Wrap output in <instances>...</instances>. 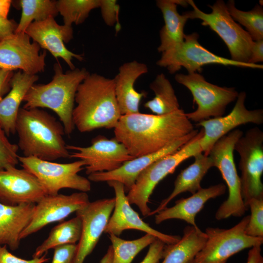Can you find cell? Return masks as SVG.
I'll list each match as a JSON object with an SVG mask.
<instances>
[{
    "instance_id": "e575fe53",
    "label": "cell",
    "mask_w": 263,
    "mask_h": 263,
    "mask_svg": "<svg viewBox=\"0 0 263 263\" xmlns=\"http://www.w3.org/2000/svg\"><path fill=\"white\" fill-rule=\"evenodd\" d=\"M247 207L250 208L251 214L245 233L252 237H263V197L250 199Z\"/></svg>"
},
{
    "instance_id": "d6a6232c",
    "label": "cell",
    "mask_w": 263,
    "mask_h": 263,
    "mask_svg": "<svg viewBox=\"0 0 263 263\" xmlns=\"http://www.w3.org/2000/svg\"><path fill=\"white\" fill-rule=\"evenodd\" d=\"M227 11L233 19L244 26L254 41L263 39V9L256 4L251 10L244 11L235 6L233 0L226 4Z\"/></svg>"
},
{
    "instance_id": "ac0fdd59",
    "label": "cell",
    "mask_w": 263,
    "mask_h": 263,
    "mask_svg": "<svg viewBox=\"0 0 263 263\" xmlns=\"http://www.w3.org/2000/svg\"><path fill=\"white\" fill-rule=\"evenodd\" d=\"M107 183L114 190L115 204L104 233L118 236L124 230L135 229L152 235L166 244H174L180 240V236L162 233L144 222L131 207L122 183L116 181H109Z\"/></svg>"
},
{
    "instance_id": "d4e9b609",
    "label": "cell",
    "mask_w": 263,
    "mask_h": 263,
    "mask_svg": "<svg viewBox=\"0 0 263 263\" xmlns=\"http://www.w3.org/2000/svg\"><path fill=\"white\" fill-rule=\"evenodd\" d=\"M36 204L24 203L8 206L0 203V245L17 249L20 235L32 220Z\"/></svg>"
},
{
    "instance_id": "ffe728a7",
    "label": "cell",
    "mask_w": 263,
    "mask_h": 263,
    "mask_svg": "<svg viewBox=\"0 0 263 263\" xmlns=\"http://www.w3.org/2000/svg\"><path fill=\"white\" fill-rule=\"evenodd\" d=\"M46 195L38 178L24 169L0 170V203L8 206L36 204Z\"/></svg>"
},
{
    "instance_id": "836d02e7",
    "label": "cell",
    "mask_w": 263,
    "mask_h": 263,
    "mask_svg": "<svg viewBox=\"0 0 263 263\" xmlns=\"http://www.w3.org/2000/svg\"><path fill=\"white\" fill-rule=\"evenodd\" d=\"M100 0H58L56 6L58 13L63 17L64 25L72 27L85 21L90 12L99 8Z\"/></svg>"
},
{
    "instance_id": "4dcf8cb0",
    "label": "cell",
    "mask_w": 263,
    "mask_h": 263,
    "mask_svg": "<svg viewBox=\"0 0 263 263\" xmlns=\"http://www.w3.org/2000/svg\"><path fill=\"white\" fill-rule=\"evenodd\" d=\"M18 2L21 15L15 33H24L32 22L55 18L58 14L56 0H20Z\"/></svg>"
},
{
    "instance_id": "f6af8a7d",
    "label": "cell",
    "mask_w": 263,
    "mask_h": 263,
    "mask_svg": "<svg viewBox=\"0 0 263 263\" xmlns=\"http://www.w3.org/2000/svg\"><path fill=\"white\" fill-rule=\"evenodd\" d=\"M12 2L10 0H0V16L7 19Z\"/></svg>"
},
{
    "instance_id": "1f68e13d",
    "label": "cell",
    "mask_w": 263,
    "mask_h": 263,
    "mask_svg": "<svg viewBox=\"0 0 263 263\" xmlns=\"http://www.w3.org/2000/svg\"><path fill=\"white\" fill-rule=\"evenodd\" d=\"M113 249V263H131L135 256L157 238L146 233L133 240H123L113 234H109Z\"/></svg>"
},
{
    "instance_id": "83f0119b",
    "label": "cell",
    "mask_w": 263,
    "mask_h": 263,
    "mask_svg": "<svg viewBox=\"0 0 263 263\" xmlns=\"http://www.w3.org/2000/svg\"><path fill=\"white\" fill-rule=\"evenodd\" d=\"M206 240V233L198 226H187L177 242L165 245L161 263H191Z\"/></svg>"
},
{
    "instance_id": "484cf974",
    "label": "cell",
    "mask_w": 263,
    "mask_h": 263,
    "mask_svg": "<svg viewBox=\"0 0 263 263\" xmlns=\"http://www.w3.org/2000/svg\"><path fill=\"white\" fill-rule=\"evenodd\" d=\"M156 5L164 20V25L159 32L160 44L157 48L162 53L184 40V27L189 19L186 12L182 15L178 12L177 6L186 7L188 4L187 0H158Z\"/></svg>"
},
{
    "instance_id": "44dd1931",
    "label": "cell",
    "mask_w": 263,
    "mask_h": 263,
    "mask_svg": "<svg viewBox=\"0 0 263 263\" xmlns=\"http://www.w3.org/2000/svg\"><path fill=\"white\" fill-rule=\"evenodd\" d=\"M194 130L162 150L148 155L134 158L124 163L119 168L110 171L98 172L88 175V179L94 182L116 181L122 183L125 192L132 188L139 175L157 159L172 154L190 141L198 133Z\"/></svg>"
},
{
    "instance_id": "cb8c5ba5",
    "label": "cell",
    "mask_w": 263,
    "mask_h": 263,
    "mask_svg": "<svg viewBox=\"0 0 263 263\" xmlns=\"http://www.w3.org/2000/svg\"><path fill=\"white\" fill-rule=\"evenodd\" d=\"M38 79L37 75H29L19 70L14 73L10 90L0 100V125L7 136L16 133L20 105L29 89Z\"/></svg>"
},
{
    "instance_id": "9a60e30c",
    "label": "cell",
    "mask_w": 263,
    "mask_h": 263,
    "mask_svg": "<svg viewBox=\"0 0 263 263\" xmlns=\"http://www.w3.org/2000/svg\"><path fill=\"white\" fill-rule=\"evenodd\" d=\"M246 97L245 92L239 93L233 108L226 115L210 118L197 123L204 131L200 145L205 155H208L217 141L238 126L247 123L261 125L263 123V110H248L245 105Z\"/></svg>"
},
{
    "instance_id": "ba28073f",
    "label": "cell",
    "mask_w": 263,
    "mask_h": 263,
    "mask_svg": "<svg viewBox=\"0 0 263 263\" xmlns=\"http://www.w3.org/2000/svg\"><path fill=\"white\" fill-rule=\"evenodd\" d=\"M174 78L191 93L197 108L186 115L190 121L197 123L212 117L223 116L227 106L235 101L239 94L235 88L220 87L208 82L197 72L177 74Z\"/></svg>"
},
{
    "instance_id": "74e56055",
    "label": "cell",
    "mask_w": 263,
    "mask_h": 263,
    "mask_svg": "<svg viewBox=\"0 0 263 263\" xmlns=\"http://www.w3.org/2000/svg\"><path fill=\"white\" fill-rule=\"evenodd\" d=\"M77 248L76 244H67L54 248L51 263H74Z\"/></svg>"
},
{
    "instance_id": "3957f363",
    "label": "cell",
    "mask_w": 263,
    "mask_h": 263,
    "mask_svg": "<svg viewBox=\"0 0 263 263\" xmlns=\"http://www.w3.org/2000/svg\"><path fill=\"white\" fill-rule=\"evenodd\" d=\"M18 147L25 157L53 161L70 158L62 123L39 108H20L16 122Z\"/></svg>"
},
{
    "instance_id": "f546056e",
    "label": "cell",
    "mask_w": 263,
    "mask_h": 263,
    "mask_svg": "<svg viewBox=\"0 0 263 263\" xmlns=\"http://www.w3.org/2000/svg\"><path fill=\"white\" fill-rule=\"evenodd\" d=\"M150 88L153 92L154 97L146 102L144 107L154 114H167L180 109L172 85L164 74L158 75L150 84Z\"/></svg>"
},
{
    "instance_id": "30bf717a",
    "label": "cell",
    "mask_w": 263,
    "mask_h": 263,
    "mask_svg": "<svg viewBox=\"0 0 263 263\" xmlns=\"http://www.w3.org/2000/svg\"><path fill=\"white\" fill-rule=\"evenodd\" d=\"M199 34L186 35L181 44L162 53L156 64L174 74L182 67L188 74L200 72L202 67L208 64H219L244 68L262 69L263 65L236 62L217 56L203 47L198 41Z\"/></svg>"
},
{
    "instance_id": "5b68a950",
    "label": "cell",
    "mask_w": 263,
    "mask_h": 263,
    "mask_svg": "<svg viewBox=\"0 0 263 263\" xmlns=\"http://www.w3.org/2000/svg\"><path fill=\"white\" fill-rule=\"evenodd\" d=\"M203 134L202 129L190 141L176 152L155 161L139 175L127 197L131 205L138 207L143 216H148L151 211L148 206L149 198L157 184L173 173L185 160L202 152L200 143Z\"/></svg>"
},
{
    "instance_id": "603a6c76",
    "label": "cell",
    "mask_w": 263,
    "mask_h": 263,
    "mask_svg": "<svg viewBox=\"0 0 263 263\" xmlns=\"http://www.w3.org/2000/svg\"><path fill=\"white\" fill-rule=\"evenodd\" d=\"M226 186L220 183L206 188H201L191 196L181 198L170 207H166L155 215V223L159 224L169 219L183 220L190 225L197 226L195 222L196 215L203 209L205 203L225 192Z\"/></svg>"
},
{
    "instance_id": "7a4b0ae2",
    "label": "cell",
    "mask_w": 263,
    "mask_h": 263,
    "mask_svg": "<svg viewBox=\"0 0 263 263\" xmlns=\"http://www.w3.org/2000/svg\"><path fill=\"white\" fill-rule=\"evenodd\" d=\"M76 106L73 112L75 127L81 132L100 128H114L122 114L113 79L96 73L89 74L78 87Z\"/></svg>"
},
{
    "instance_id": "60d3db41",
    "label": "cell",
    "mask_w": 263,
    "mask_h": 263,
    "mask_svg": "<svg viewBox=\"0 0 263 263\" xmlns=\"http://www.w3.org/2000/svg\"><path fill=\"white\" fill-rule=\"evenodd\" d=\"M17 25L18 23L14 20L0 16V41L14 34Z\"/></svg>"
},
{
    "instance_id": "ab89813d",
    "label": "cell",
    "mask_w": 263,
    "mask_h": 263,
    "mask_svg": "<svg viewBox=\"0 0 263 263\" xmlns=\"http://www.w3.org/2000/svg\"><path fill=\"white\" fill-rule=\"evenodd\" d=\"M166 244L160 240L156 239L149 245L147 254L140 263H158L163 258Z\"/></svg>"
},
{
    "instance_id": "5bb4252c",
    "label": "cell",
    "mask_w": 263,
    "mask_h": 263,
    "mask_svg": "<svg viewBox=\"0 0 263 263\" xmlns=\"http://www.w3.org/2000/svg\"><path fill=\"white\" fill-rule=\"evenodd\" d=\"M40 48L26 33H14L0 41V69L29 75L44 72L47 53Z\"/></svg>"
},
{
    "instance_id": "7c38bea8",
    "label": "cell",
    "mask_w": 263,
    "mask_h": 263,
    "mask_svg": "<svg viewBox=\"0 0 263 263\" xmlns=\"http://www.w3.org/2000/svg\"><path fill=\"white\" fill-rule=\"evenodd\" d=\"M240 159V183L242 198L247 207L248 201L263 197V132L255 127L248 130L236 143Z\"/></svg>"
},
{
    "instance_id": "d6986e66",
    "label": "cell",
    "mask_w": 263,
    "mask_h": 263,
    "mask_svg": "<svg viewBox=\"0 0 263 263\" xmlns=\"http://www.w3.org/2000/svg\"><path fill=\"white\" fill-rule=\"evenodd\" d=\"M24 33L55 58H62L71 70L75 69L72 62L73 58L79 61L83 60L82 55L70 51L65 45V43L69 42L73 38L72 27L58 24L53 17L32 22Z\"/></svg>"
},
{
    "instance_id": "bcb514c9",
    "label": "cell",
    "mask_w": 263,
    "mask_h": 263,
    "mask_svg": "<svg viewBox=\"0 0 263 263\" xmlns=\"http://www.w3.org/2000/svg\"><path fill=\"white\" fill-rule=\"evenodd\" d=\"M100 263H113V249L111 245L100 261Z\"/></svg>"
},
{
    "instance_id": "6da1fadb",
    "label": "cell",
    "mask_w": 263,
    "mask_h": 263,
    "mask_svg": "<svg viewBox=\"0 0 263 263\" xmlns=\"http://www.w3.org/2000/svg\"><path fill=\"white\" fill-rule=\"evenodd\" d=\"M194 130L181 109L164 115H123L114 128V137L134 158L157 152Z\"/></svg>"
},
{
    "instance_id": "2e32d148",
    "label": "cell",
    "mask_w": 263,
    "mask_h": 263,
    "mask_svg": "<svg viewBox=\"0 0 263 263\" xmlns=\"http://www.w3.org/2000/svg\"><path fill=\"white\" fill-rule=\"evenodd\" d=\"M90 202L86 192L70 195H46L36 205L30 224L20 235V239L39 231L48 224L61 221Z\"/></svg>"
},
{
    "instance_id": "8992f818",
    "label": "cell",
    "mask_w": 263,
    "mask_h": 263,
    "mask_svg": "<svg viewBox=\"0 0 263 263\" xmlns=\"http://www.w3.org/2000/svg\"><path fill=\"white\" fill-rule=\"evenodd\" d=\"M192 10L186 12L189 19H199L201 24L208 26L215 32L226 45L231 59L248 63L254 40L248 33L237 23L229 14L226 4L222 0L208 5L212 11L206 13L201 11L192 0H187Z\"/></svg>"
},
{
    "instance_id": "8fae6325",
    "label": "cell",
    "mask_w": 263,
    "mask_h": 263,
    "mask_svg": "<svg viewBox=\"0 0 263 263\" xmlns=\"http://www.w3.org/2000/svg\"><path fill=\"white\" fill-rule=\"evenodd\" d=\"M249 219V215L244 217L229 229L207 228L205 245L191 263H226L229 258L241 251L261 245L263 237H252L245 233Z\"/></svg>"
},
{
    "instance_id": "52a82bcc",
    "label": "cell",
    "mask_w": 263,
    "mask_h": 263,
    "mask_svg": "<svg viewBox=\"0 0 263 263\" xmlns=\"http://www.w3.org/2000/svg\"><path fill=\"white\" fill-rule=\"evenodd\" d=\"M243 135L242 131L235 129L220 138L211 148L208 156L213 167L220 171L228 189V196L217 209L215 217L221 220L234 216L240 217L248 209L244 203L234 158V146Z\"/></svg>"
},
{
    "instance_id": "e0dca14e",
    "label": "cell",
    "mask_w": 263,
    "mask_h": 263,
    "mask_svg": "<svg viewBox=\"0 0 263 263\" xmlns=\"http://www.w3.org/2000/svg\"><path fill=\"white\" fill-rule=\"evenodd\" d=\"M114 204V198L101 199L90 202L75 212L82 220V228L74 263H83L93 251L104 233Z\"/></svg>"
},
{
    "instance_id": "9c48e42d",
    "label": "cell",
    "mask_w": 263,
    "mask_h": 263,
    "mask_svg": "<svg viewBox=\"0 0 263 263\" xmlns=\"http://www.w3.org/2000/svg\"><path fill=\"white\" fill-rule=\"evenodd\" d=\"M23 169L34 175L47 195H56L62 188L87 192L91 190L90 181L78 173L85 167L84 161L57 163L34 157L19 156Z\"/></svg>"
},
{
    "instance_id": "277c9868",
    "label": "cell",
    "mask_w": 263,
    "mask_h": 263,
    "mask_svg": "<svg viewBox=\"0 0 263 263\" xmlns=\"http://www.w3.org/2000/svg\"><path fill=\"white\" fill-rule=\"evenodd\" d=\"M55 74L47 84H34L25 95L23 108H48L54 111L63 125L65 133L70 135L75 129L73 121L75 94L79 84L89 72L83 68L63 73L59 62L54 65Z\"/></svg>"
},
{
    "instance_id": "7bdbcfd3",
    "label": "cell",
    "mask_w": 263,
    "mask_h": 263,
    "mask_svg": "<svg viewBox=\"0 0 263 263\" xmlns=\"http://www.w3.org/2000/svg\"><path fill=\"white\" fill-rule=\"evenodd\" d=\"M263 61V39L254 41L251 51L250 58L248 61L250 64H257Z\"/></svg>"
},
{
    "instance_id": "b9f144b4",
    "label": "cell",
    "mask_w": 263,
    "mask_h": 263,
    "mask_svg": "<svg viewBox=\"0 0 263 263\" xmlns=\"http://www.w3.org/2000/svg\"><path fill=\"white\" fill-rule=\"evenodd\" d=\"M14 73V71L0 69V100L10 90L11 80Z\"/></svg>"
},
{
    "instance_id": "7402d4cb",
    "label": "cell",
    "mask_w": 263,
    "mask_h": 263,
    "mask_svg": "<svg viewBox=\"0 0 263 263\" xmlns=\"http://www.w3.org/2000/svg\"><path fill=\"white\" fill-rule=\"evenodd\" d=\"M148 72L147 65L136 60L125 63L113 78L116 98L122 115L139 112L140 102L146 97L145 91L139 92L134 86L136 80Z\"/></svg>"
},
{
    "instance_id": "4fadbf2b",
    "label": "cell",
    "mask_w": 263,
    "mask_h": 263,
    "mask_svg": "<svg viewBox=\"0 0 263 263\" xmlns=\"http://www.w3.org/2000/svg\"><path fill=\"white\" fill-rule=\"evenodd\" d=\"M67 148L69 150H74L70 153V158L84 161L86 173L88 175L95 172L113 170L134 158L115 137L109 139L102 135L93 138L89 146L67 145Z\"/></svg>"
},
{
    "instance_id": "8d00e7d4",
    "label": "cell",
    "mask_w": 263,
    "mask_h": 263,
    "mask_svg": "<svg viewBox=\"0 0 263 263\" xmlns=\"http://www.w3.org/2000/svg\"><path fill=\"white\" fill-rule=\"evenodd\" d=\"M99 8L104 22L109 26L115 25L116 32L120 30L121 25L119 22L120 6L115 0H100Z\"/></svg>"
},
{
    "instance_id": "f35d334b",
    "label": "cell",
    "mask_w": 263,
    "mask_h": 263,
    "mask_svg": "<svg viewBox=\"0 0 263 263\" xmlns=\"http://www.w3.org/2000/svg\"><path fill=\"white\" fill-rule=\"evenodd\" d=\"M49 260L44 254L39 258L25 260L19 258L9 252L7 246L0 245V263H44Z\"/></svg>"
},
{
    "instance_id": "f1b7e54d",
    "label": "cell",
    "mask_w": 263,
    "mask_h": 263,
    "mask_svg": "<svg viewBox=\"0 0 263 263\" xmlns=\"http://www.w3.org/2000/svg\"><path fill=\"white\" fill-rule=\"evenodd\" d=\"M82 222L77 215L53 227L47 238L36 248L33 258H39L52 248L61 245L76 244L82 231Z\"/></svg>"
},
{
    "instance_id": "4316f807",
    "label": "cell",
    "mask_w": 263,
    "mask_h": 263,
    "mask_svg": "<svg viewBox=\"0 0 263 263\" xmlns=\"http://www.w3.org/2000/svg\"><path fill=\"white\" fill-rule=\"evenodd\" d=\"M192 164L182 170L177 176L174 188L170 195L163 200L158 207L151 211L148 216L155 215L167 207L169 203L179 194L189 192L195 193L201 188V182L208 170L213 167L212 159L208 155L200 152L195 156Z\"/></svg>"
},
{
    "instance_id": "d590c367",
    "label": "cell",
    "mask_w": 263,
    "mask_h": 263,
    "mask_svg": "<svg viewBox=\"0 0 263 263\" xmlns=\"http://www.w3.org/2000/svg\"><path fill=\"white\" fill-rule=\"evenodd\" d=\"M18 145L12 143L8 139L0 125V170L16 167L19 163Z\"/></svg>"
},
{
    "instance_id": "ee69618b",
    "label": "cell",
    "mask_w": 263,
    "mask_h": 263,
    "mask_svg": "<svg viewBox=\"0 0 263 263\" xmlns=\"http://www.w3.org/2000/svg\"><path fill=\"white\" fill-rule=\"evenodd\" d=\"M261 246L256 245L250 248L248 253L246 263H263Z\"/></svg>"
}]
</instances>
